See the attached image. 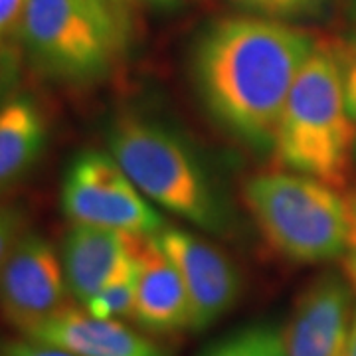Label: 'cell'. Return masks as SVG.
Masks as SVG:
<instances>
[{"mask_svg": "<svg viewBox=\"0 0 356 356\" xmlns=\"http://www.w3.org/2000/svg\"><path fill=\"white\" fill-rule=\"evenodd\" d=\"M317 40L277 20L234 16L194 51V81L210 115L257 151L273 149L285 102Z\"/></svg>", "mask_w": 356, "mask_h": 356, "instance_id": "1", "label": "cell"}, {"mask_svg": "<svg viewBox=\"0 0 356 356\" xmlns=\"http://www.w3.org/2000/svg\"><path fill=\"white\" fill-rule=\"evenodd\" d=\"M356 125L344 93L343 46L317 42L285 102L273 153L289 172L344 188L353 175Z\"/></svg>", "mask_w": 356, "mask_h": 356, "instance_id": "2", "label": "cell"}, {"mask_svg": "<svg viewBox=\"0 0 356 356\" xmlns=\"http://www.w3.org/2000/svg\"><path fill=\"white\" fill-rule=\"evenodd\" d=\"M243 202L266 242L295 264L343 257L348 240V204L329 184L297 172L255 175Z\"/></svg>", "mask_w": 356, "mask_h": 356, "instance_id": "3", "label": "cell"}, {"mask_svg": "<svg viewBox=\"0 0 356 356\" xmlns=\"http://www.w3.org/2000/svg\"><path fill=\"white\" fill-rule=\"evenodd\" d=\"M109 154L149 202L206 232L226 228V214L202 166L165 127L139 117L115 121Z\"/></svg>", "mask_w": 356, "mask_h": 356, "instance_id": "4", "label": "cell"}, {"mask_svg": "<svg viewBox=\"0 0 356 356\" xmlns=\"http://www.w3.org/2000/svg\"><path fill=\"white\" fill-rule=\"evenodd\" d=\"M18 32L40 70L70 81L103 76L127 44L113 0H28Z\"/></svg>", "mask_w": 356, "mask_h": 356, "instance_id": "5", "label": "cell"}, {"mask_svg": "<svg viewBox=\"0 0 356 356\" xmlns=\"http://www.w3.org/2000/svg\"><path fill=\"white\" fill-rule=\"evenodd\" d=\"M62 208L74 224L156 236L168 228L165 216L149 202L113 156L83 151L65 168Z\"/></svg>", "mask_w": 356, "mask_h": 356, "instance_id": "6", "label": "cell"}, {"mask_svg": "<svg viewBox=\"0 0 356 356\" xmlns=\"http://www.w3.org/2000/svg\"><path fill=\"white\" fill-rule=\"evenodd\" d=\"M67 295L62 257L51 243L38 234L16 240L0 269L2 317L26 337L65 309Z\"/></svg>", "mask_w": 356, "mask_h": 356, "instance_id": "7", "label": "cell"}, {"mask_svg": "<svg viewBox=\"0 0 356 356\" xmlns=\"http://www.w3.org/2000/svg\"><path fill=\"white\" fill-rule=\"evenodd\" d=\"M154 238L184 280L191 297L192 331L212 327L232 311L242 293V277L228 255L184 229L165 228Z\"/></svg>", "mask_w": 356, "mask_h": 356, "instance_id": "8", "label": "cell"}, {"mask_svg": "<svg viewBox=\"0 0 356 356\" xmlns=\"http://www.w3.org/2000/svg\"><path fill=\"white\" fill-rule=\"evenodd\" d=\"M348 281L325 273L297 299L283 343L287 356H343L355 305Z\"/></svg>", "mask_w": 356, "mask_h": 356, "instance_id": "9", "label": "cell"}, {"mask_svg": "<svg viewBox=\"0 0 356 356\" xmlns=\"http://www.w3.org/2000/svg\"><path fill=\"white\" fill-rule=\"evenodd\" d=\"M137 299L133 317L143 329L159 334L192 331V307L184 280L154 236L135 242Z\"/></svg>", "mask_w": 356, "mask_h": 356, "instance_id": "10", "label": "cell"}, {"mask_svg": "<svg viewBox=\"0 0 356 356\" xmlns=\"http://www.w3.org/2000/svg\"><path fill=\"white\" fill-rule=\"evenodd\" d=\"M26 339L79 356H168L161 344L129 329L119 318H97L70 307L46 318Z\"/></svg>", "mask_w": 356, "mask_h": 356, "instance_id": "11", "label": "cell"}, {"mask_svg": "<svg viewBox=\"0 0 356 356\" xmlns=\"http://www.w3.org/2000/svg\"><path fill=\"white\" fill-rule=\"evenodd\" d=\"M135 234L74 224L62 245V266L70 295L86 305L113 280L135 248Z\"/></svg>", "mask_w": 356, "mask_h": 356, "instance_id": "12", "label": "cell"}, {"mask_svg": "<svg viewBox=\"0 0 356 356\" xmlns=\"http://www.w3.org/2000/svg\"><path fill=\"white\" fill-rule=\"evenodd\" d=\"M46 145V121L26 95L0 107V191L38 161Z\"/></svg>", "mask_w": 356, "mask_h": 356, "instance_id": "13", "label": "cell"}, {"mask_svg": "<svg viewBox=\"0 0 356 356\" xmlns=\"http://www.w3.org/2000/svg\"><path fill=\"white\" fill-rule=\"evenodd\" d=\"M135 299H137V261H135V248H133L131 257L115 273L113 280L97 295H93L83 307L89 315L97 318L133 317Z\"/></svg>", "mask_w": 356, "mask_h": 356, "instance_id": "14", "label": "cell"}, {"mask_svg": "<svg viewBox=\"0 0 356 356\" xmlns=\"http://www.w3.org/2000/svg\"><path fill=\"white\" fill-rule=\"evenodd\" d=\"M202 356H287L283 332L271 325H250L220 339Z\"/></svg>", "mask_w": 356, "mask_h": 356, "instance_id": "15", "label": "cell"}, {"mask_svg": "<svg viewBox=\"0 0 356 356\" xmlns=\"http://www.w3.org/2000/svg\"><path fill=\"white\" fill-rule=\"evenodd\" d=\"M243 8L264 16H297L318 6L321 0H236Z\"/></svg>", "mask_w": 356, "mask_h": 356, "instance_id": "16", "label": "cell"}, {"mask_svg": "<svg viewBox=\"0 0 356 356\" xmlns=\"http://www.w3.org/2000/svg\"><path fill=\"white\" fill-rule=\"evenodd\" d=\"M348 204V240L343 254V273L350 289L356 295V186L346 194Z\"/></svg>", "mask_w": 356, "mask_h": 356, "instance_id": "17", "label": "cell"}, {"mask_svg": "<svg viewBox=\"0 0 356 356\" xmlns=\"http://www.w3.org/2000/svg\"><path fill=\"white\" fill-rule=\"evenodd\" d=\"M343 64L346 105H348V113L356 125V38L343 46Z\"/></svg>", "mask_w": 356, "mask_h": 356, "instance_id": "18", "label": "cell"}, {"mask_svg": "<svg viewBox=\"0 0 356 356\" xmlns=\"http://www.w3.org/2000/svg\"><path fill=\"white\" fill-rule=\"evenodd\" d=\"M4 356H79L72 350H65L60 346H51V344L36 343V341H13L4 346Z\"/></svg>", "mask_w": 356, "mask_h": 356, "instance_id": "19", "label": "cell"}, {"mask_svg": "<svg viewBox=\"0 0 356 356\" xmlns=\"http://www.w3.org/2000/svg\"><path fill=\"white\" fill-rule=\"evenodd\" d=\"M16 228H18V216L16 212L8 210V208H0V269L6 259L8 252L13 250L14 236H16Z\"/></svg>", "mask_w": 356, "mask_h": 356, "instance_id": "20", "label": "cell"}, {"mask_svg": "<svg viewBox=\"0 0 356 356\" xmlns=\"http://www.w3.org/2000/svg\"><path fill=\"white\" fill-rule=\"evenodd\" d=\"M26 4H28V0H0V38L16 22H20Z\"/></svg>", "mask_w": 356, "mask_h": 356, "instance_id": "21", "label": "cell"}, {"mask_svg": "<svg viewBox=\"0 0 356 356\" xmlns=\"http://www.w3.org/2000/svg\"><path fill=\"white\" fill-rule=\"evenodd\" d=\"M16 77V65H14V56L8 54L4 48H0V99L4 93L14 83Z\"/></svg>", "mask_w": 356, "mask_h": 356, "instance_id": "22", "label": "cell"}, {"mask_svg": "<svg viewBox=\"0 0 356 356\" xmlns=\"http://www.w3.org/2000/svg\"><path fill=\"white\" fill-rule=\"evenodd\" d=\"M343 356H356V307H355V315H353L350 332H348V341H346V348H344Z\"/></svg>", "mask_w": 356, "mask_h": 356, "instance_id": "23", "label": "cell"}, {"mask_svg": "<svg viewBox=\"0 0 356 356\" xmlns=\"http://www.w3.org/2000/svg\"><path fill=\"white\" fill-rule=\"evenodd\" d=\"M154 2H172V0H154Z\"/></svg>", "mask_w": 356, "mask_h": 356, "instance_id": "24", "label": "cell"}]
</instances>
